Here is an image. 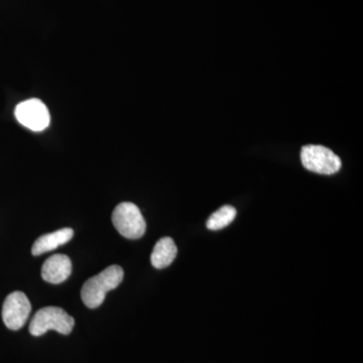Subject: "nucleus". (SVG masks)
Masks as SVG:
<instances>
[{"mask_svg": "<svg viewBox=\"0 0 363 363\" xmlns=\"http://www.w3.org/2000/svg\"><path fill=\"white\" fill-rule=\"evenodd\" d=\"M123 276V267L113 264L86 281L81 290L83 303L90 309L100 307L106 294L121 285Z\"/></svg>", "mask_w": 363, "mask_h": 363, "instance_id": "obj_1", "label": "nucleus"}, {"mask_svg": "<svg viewBox=\"0 0 363 363\" xmlns=\"http://www.w3.org/2000/svg\"><path fill=\"white\" fill-rule=\"evenodd\" d=\"M75 320L59 307H45L35 313L30 324L33 336H42L49 330L69 335L73 330Z\"/></svg>", "mask_w": 363, "mask_h": 363, "instance_id": "obj_2", "label": "nucleus"}, {"mask_svg": "<svg viewBox=\"0 0 363 363\" xmlns=\"http://www.w3.org/2000/svg\"><path fill=\"white\" fill-rule=\"evenodd\" d=\"M112 223L116 230L128 240L143 238L147 229V223L140 208L130 202L117 205L112 213Z\"/></svg>", "mask_w": 363, "mask_h": 363, "instance_id": "obj_3", "label": "nucleus"}, {"mask_svg": "<svg viewBox=\"0 0 363 363\" xmlns=\"http://www.w3.org/2000/svg\"><path fill=\"white\" fill-rule=\"evenodd\" d=\"M301 161L308 171L321 175H333L341 169L340 157L323 145H305Z\"/></svg>", "mask_w": 363, "mask_h": 363, "instance_id": "obj_4", "label": "nucleus"}, {"mask_svg": "<svg viewBox=\"0 0 363 363\" xmlns=\"http://www.w3.org/2000/svg\"><path fill=\"white\" fill-rule=\"evenodd\" d=\"M14 116L21 125L35 133L45 130L51 123L49 109L38 98L25 100L16 105Z\"/></svg>", "mask_w": 363, "mask_h": 363, "instance_id": "obj_5", "label": "nucleus"}, {"mask_svg": "<svg viewBox=\"0 0 363 363\" xmlns=\"http://www.w3.org/2000/svg\"><path fill=\"white\" fill-rule=\"evenodd\" d=\"M32 311V305L26 294L16 291L9 294L2 307V319L7 328L16 331L23 328Z\"/></svg>", "mask_w": 363, "mask_h": 363, "instance_id": "obj_6", "label": "nucleus"}, {"mask_svg": "<svg viewBox=\"0 0 363 363\" xmlns=\"http://www.w3.org/2000/svg\"><path fill=\"white\" fill-rule=\"evenodd\" d=\"M72 262L67 255H54L42 267V278L48 283L61 284L70 277Z\"/></svg>", "mask_w": 363, "mask_h": 363, "instance_id": "obj_7", "label": "nucleus"}, {"mask_svg": "<svg viewBox=\"0 0 363 363\" xmlns=\"http://www.w3.org/2000/svg\"><path fill=\"white\" fill-rule=\"evenodd\" d=\"M74 230L72 228H63L55 233L45 234L35 241L32 247V253L35 257L43 253L52 252L61 245H66L73 238Z\"/></svg>", "mask_w": 363, "mask_h": 363, "instance_id": "obj_8", "label": "nucleus"}, {"mask_svg": "<svg viewBox=\"0 0 363 363\" xmlns=\"http://www.w3.org/2000/svg\"><path fill=\"white\" fill-rule=\"evenodd\" d=\"M177 253H178V248L176 247L175 241L171 238H164L157 241L150 255V262L156 269H164L175 260Z\"/></svg>", "mask_w": 363, "mask_h": 363, "instance_id": "obj_9", "label": "nucleus"}, {"mask_svg": "<svg viewBox=\"0 0 363 363\" xmlns=\"http://www.w3.org/2000/svg\"><path fill=\"white\" fill-rule=\"evenodd\" d=\"M236 214L238 212L233 206L226 205L221 207L209 217L206 223L207 228L210 230H220L222 228H225L235 219Z\"/></svg>", "mask_w": 363, "mask_h": 363, "instance_id": "obj_10", "label": "nucleus"}]
</instances>
